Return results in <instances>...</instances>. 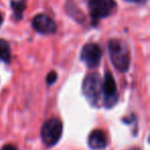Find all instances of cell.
<instances>
[{
  "instance_id": "1",
  "label": "cell",
  "mask_w": 150,
  "mask_h": 150,
  "mask_svg": "<svg viewBox=\"0 0 150 150\" xmlns=\"http://www.w3.org/2000/svg\"><path fill=\"white\" fill-rule=\"evenodd\" d=\"M108 50L113 65L119 71H126L130 67V52L124 42L112 39L108 42Z\"/></svg>"
},
{
  "instance_id": "2",
  "label": "cell",
  "mask_w": 150,
  "mask_h": 150,
  "mask_svg": "<svg viewBox=\"0 0 150 150\" xmlns=\"http://www.w3.org/2000/svg\"><path fill=\"white\" fill-rule=\"evenodd\" d=\"M62 122L59 119L47 120L41 128V139L46 146H54L62 136Z\"/></svg>"
},
{
  "instance_id": "3",
  "label": "cell",
  "mask_w": 150,
  "mask_h": 150,
  "mask_svg": "<svg viewBox=\"0 0 150 150\" xmlns=\"http://www.w3.org/2000/svg\"><path fill=\"white\" fill-rule=\"evenodd\" d=\"M83 94L92 104L96 105L102 93V82L99 74L94 73L88 75L83 82Z\"/></svg>"
},
{
  "instance_id": "4",
  "label": "cell",
  "mask_w": 150,
  "mask_h": 150,
  "mask_svg": "<svg viewBox=\"0 0 150 150\" xmlns=\"http://www.w3.org/2000/svg\"><path fill=\"white\" fill-rule=\"evenodd\" d=\"M88 6L92 18L98 21L109 16L115 8L116 3L114 0H90Z\"/></svg>"
},
{
  "instance_id": "5",
  "label": "cell",
  "mask_w": 150,
  "mask_h": 150,
  "mask_svg": "<svg viewBox=\"0 0 150 150\" xmlns=\"http://www.w3.org/2000/svg\"><path fill=\"white\" fill-rule=\"evenodd\" d=\"M81 60L90 69H95L99 65L102 58V50L96 43H88L83 46L80 53Z\"/></svg>"
},
{
  "instance_id": "6",
  "label": "cell",
  "mask_w": 150,
  "mask_h": 150,
  "mask_svg": "<svg viewBox=\"0 0 150 150\" xmlns=\"http://www.w3.org/2000/svg\"><path fill=\"white\" fill-rule=\"evenodd\" d=\"M102 92L105 95V105L107 107H111L114 105L117 99L116 94V84L114 81L112 74L107 71L105 74L104 82L102 83Z\"/></svg>"
},
{
  "instance_id": "7",
  "label": "cell",
  "mask_w": 150,
  "mask_h": 150,
  "mask_svg": "<svg viewBox=\"0 0 150 150\" xmlns=\"http://www.w3.org/2000/svg\"><path fill=\"white\" fill-rule=\"evenodd\" d=\"M33 28L40 34H52L57 31V25L54 20L46 14H37L32 21Z\"/></svg>"
},
{
  "instance_id": "8",
  "label": "cell",
  "mask_w": 150,
  "mask_h": 150,
  "mask_svg": "<svg viewBox=\"0 0 150 150\" xmlns=\"http://www.w3.org/2000/svg\"><path fill=\"white\" fill-rule=\"evenodd\" d=\"M107 145V137L101 130H95L88 137V146L94 150L105 148Z\"/></svg>"
},
{
  "instance_id": "9",
  "label": "cell",
  "mask_w": 150,
  "mask_h": 150,
  "mask_svg": "<svg viewBox=\"0 0 150 150\" xmlns=\"http://www.w3.org/2000/svg\"><path fill=\"white\" fill-rule=\"evenodd\" d=\"M11 59L9 44L3 39H0V60L8 63Z\"/></svg>"
},
{
  "instance_id": "10",
  "label": "cell",
  "mask_w": 150,
  "mask_h": 150,
  "mask_svg": "<svg viewBox=\"0 0 150 150\" xmlns=\"http://www.w3.org/2000/svg\"><path fill=\"white\" fill-rule=\"evenodd\" d=\"M66 7L67 8H70L71 10L73 9V11H67V12H68L69 16H72V18H74L75 21H77V22H83V20H85L83 13L80 11V9L77 7V5H75V4L73 3L72 0H69V1H67Z\"/></svg>"
},
{
  "instance_id": "11",
  "label": "cell",
  "mask_w": 150,
  "mask_h": 150,
  "mask_svg": "<svg viewBox=\"0 0 150 150\" xmlns=\"http://www.w3.org/2000/svg\"><path fill=\"white\" fill-rule=\"evenodd\" d=\"M11 8L14 10V13L16 16L17 18H22V13L23 11L26 8V0H12L11 3Z\"/></svg>"
},
{
  "instance_id": "12",
  "label": "cell",
  "mask_w": 150,
  "mask_h": 150,
  "mask_svg": "<svg viewBox=\"0 0 150 150\" xmlns=\"http://www.w3.org/2000/svg\"><path fill=\"white\" fill-rule=\"evenodd\" d=\"M57 79H58V75H57L56 71H50V73H48V75L46 76V83H47L48 85H52V84L57 81Z\"/></svg>"
},
{
  "instance_id": "13",
  "label": "cell",
  "mask_w": 150,
  "mask_h": 150,
  "mask_svg": "<svg viewBox=\"0 0 150 150\" xmlns=\"http://www.w3.org/2000/svg\"><path fill=\"white\" fill-rule=\"evenodd\" d=\"M1 150H18V149H17V147L14 146V145H11V144H6V145H4V146L2 147Z\"/></svg>"
},
{
  "instance_id": "14",
  "label": "cell",
  "mask_w": 150,
  "mask_h": 150,
  "mask_svg": "<svg viewBox=\"0 0 150 150\" xmlns=\"http://www.w3.org/2000/svg\"><path fill=\"white\" fill-rule=\"evenodd\" d=\"M128 2H133V3H138V4H144L147 0H126Z\"/></svg>"
},
{
  "instance_id": "15",
  "label": "cell",
  "mask_w": 150,
  "mask_h": 150,
  "mask_svg": "<svg viewBox=\"0 0 150 150\" xmlns=\"http://www.w3.org/2000/svg\"><path fill=\"white\" fill-rule=\"evenodd\" d=\"M2 21H3V18H2V16L0 14V26H1V24H2Z\"/></svg>"
}]
</instances>
